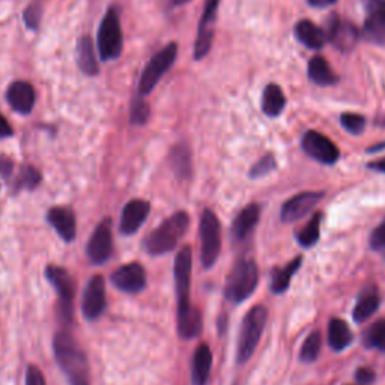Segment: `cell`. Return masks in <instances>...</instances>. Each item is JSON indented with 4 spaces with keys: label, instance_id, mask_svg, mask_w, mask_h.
I'll return each instance as SVG.
<instances>
[{
    "label": "cell",
    "instance_id": "681fc988",
    "mask_svg": "<svg viewBox=\"0 0 385 385\" xmlns=\"http://www.w3.org/2000/svg\"><path fill=\"white\" fill-rule=\"evenodd\" d=\"M188 0H172L170 2V5L172 6H180V5H184V3H187Z\"/></svg>",
    "mask_w": 385,
    "mask_h": 385
},
{
    "label": "cell",
    "instance_id": "1f68e13d",
    "mask_svg": "<svg viewBox=\"0 0 385 385\" xmlns=\"http://www.w3.org/2000/svg\"><path fill=\"white\" fill-rule=\"evenodd\" d=\"M320 222H322V212H315L313 217L310 218V222L305 224L300 232H298L296 235L298 244L304 248H310L313 246H316V242L319 241L320 237Z\"/></svg>",
    "mask_w": 385,
    "mask_h": 385
},
{
    "label": "cell",
    "instance_id": "8fae6325",
    "mask_svg": "<svg viewBox=\"0 0 385 385\" xmlns=\"http://www.w3.org/2000/svg\"><path fill=\"white\" fill-rule=\"evenodd\" d=\"M301 146L310 159L322 164H327V166H333V164L340 159L339 148H337L327 136L320 135L319 131L315 130L305 132L301 140Z\"/></svg>",
    "mask_w": 385,
    "mask_h": 385
},
{
    "label": "cell",
    "instance_id": "6da1fadb",
    "mask_svg": "<svg viewBox=\"0 0 385 385\" xmlns=\"http://www.w3.org/2000/svg\"><path fill=\"white\" fill-rule=\"evenodd\" d=\"M53 352L69 385H91L88 357L68 331H59L54 334Z\"/></svg>",
    "mask_w": 385,
    "mask_h": 385
},
{
    "label": "cell",
    "instance_id": "277c9868",
    "mask_svg": "<svg viewBox=\"0 0 385 385\" xmlns=\"http://www.w3.org/2000/svg\"><path fill=\"white\" fill-rule=\"evenodd\" d=\"M259 281V270L253 259H240L233 265L224 286V296L233 304L246 301L255 292Z\"/></svg>",
    "mask_w": 385,
    "mask_h": 385
},
{
    "label": "cell",
    "instance_id": "7bdbcfd3",
    "mask_svg": "<svg viewBox=\"0 0 385 385\" xmlns=\"http://www.w3.org/2000/svg\"><path fill=\"white\" fill-rule=\"evenodd\" d=\"M14 172V161L6 155H0V176L10 179Z\"/></svg>",
    "mask_w": 385,
    "mask_h": 385
},
{
    "label": "cell",
    "instance_id": "60d3db41",
    "mask_svg": "<svg viewBox=\"0 0 385 385\" xmlns=\"http://www.w3.org/2000/svg\"><path fill=\"white\" fill-rule=\"evenodd\" d=\"M26 385H47L45 376L41 369L35 364H29L26 371Z\"/></svg>",
    "mask_w": 385,
    "mask_h": 385
},
{
    "label": "cell",
    "instance_id": "3957f363",
    "mask_svg": "<svg viewBox=\"0 0 385 385\" xmlns=\"http://www.w3.org/2000/svg\"><path fill=\"white\" fill-rule=\"evenodd\" d=\"M266 319H268V310L261 304L251 307L242 319L237 345V361L240 364L247 363L255 353L259 342H261Z\"/></svg>",
    "mask_w": 385,
    "mask_h": 385
},
{
    "label": "cell",
    "instance_id": "e0dca14e",
    "mask_svg": "<svg viewBox=\"0 0 385 385\" xmlns=\"http://www.w3.org/2000/svg\"><path fill=\"white\" fill-rule=\"evenodd\" d=\"M149 212H151V203L141 199L130 200L122 209L119 229L124 235L136 233L141 224L145 223Z\"/></svg>",
    "mask_w": 385,
    "mask_h": 385
},
{
    "label": "cell",
    "instance_id": "5bb4252c",
    "mask_svg": "<svg viewBox=\"0 0 385 385\" xmlns=\"http://www.w3.org/2000/svg\"><path fill=\"white\" fill-rule=\"evenodd\" d=\"M107 305V295H106V281L104 277L93 276L83 292V301H82V310L86 319L95 320L103 315Z\"/></svg>",
    "mask_w": 385,
    "mask_h": 385
},
{
    "label": "cell",
    "instance_id": "52a82bcc",
    "mask_svg": "<svg viewBox=\"0 0 385 385\" xmlns=\"http://www.w3.org/2000/svg\"><path fill=\"white\" fill-rule=\"evenodd\" d=\"M200 261L203 268H211L222 251V226L218 217L211 209H205L200 217Z\"/></svg>",
    "mask_w": 385,
    "mask_h": 385
},
{
    "label": "cell",
    "instance_id": "8d00e7d4",
    "mask_svg": "<svg viewBox=\"0 0 385 385\" xmlns=\"http://www.w3.org/2000/svg\"><path fill=\"white\" fill-rule=\"evenodd\" d=\"M342 127L353 136H358L364 131L366 127V117L358 113H343L340 116Z\"/></svg>",
    "mask_w": 385,
    "mask_h": 385
},
{
    "label": "cell",
    "instance_id": "7dc6e473",
    "mask_svg": "<svg viewBox=\"0 0 385 385\" xmlns=\"http://www.w3.org/2000/svg\"><path fill=\"white\" fill-rule=\"evenodd\" d=\"M307 3L313 8H325L337 3V0H307Z\"/></svg>",
    "mask_w": 385,
    "mask_h": 385
},
{
    "label": "cell",
    "instance_id": "ffe728a7",
    "mask_svg": "<svg viewBox=\"0 0 385 385\" xmlns=\"http://www.w3.org/2000/svg\"><path fill=\"white\" fill-rule=\"evenodd\" d=\"M261 218V207L257 203H250L246 208L240 211V214L235 217L232 223V237L235 241H246Z\"/></svg>",
    "mask_w": 385,
    "mask_h": 385
},
{
    "label": "cell",
    "instance_id": "b9f144b4",
    "mask_svg": "<svg viewBox=\"0 0 385 385\" xmlns=\"http://www.w3.org/2000/svg\"><path fill=\"white\" fill-rule=\"evenodd\" d=\"M376 378V375L375 372L372 371V369H369V367H360L357 369V372H355V380L360 385H369V384H372Z\"/></svg>",
    "mask_w": 385,
    "mask_h": 385
},
{
    "label": "cell",
    "instance_id": "bcb514c9",
    "mask_svg": "<svg viewBox=\"0 0 385 385\" xmlns=\"http://www.w3.org/2000/svg\"><path fill=\"white\" fill-rule=\"evenodd\" d=\"M367 169L380 172V174H385V156L381 160H375V161L367 163Z\"/></svg>",
    "mask_w": 385,
    "mask_h": 385
},
{
    "label": "cell",
    "instance_id": "5b68a950",
    "mask_svg": "<svg viewBox=\"0 0 385 385\" xmlns=\"http://www.w3.org/2000/svg\"><path fill=\"white\" fill-rule=\"evenodd\" d=\"M191 271H193V250L190 246H185L178 251L175 259V268H174L176 300H178L176 318H183L194 309L190 303Z\"/></svg>",
    "mask_w": 385,
    "mask_h": 385
},
{
    "label": "cell",
    "instance_id": "d6986e66",
    "mask_svg": "<svg viewBox=\"0 0 385 385\" xmlns=\"http://www.w3.org/2000/svg\"><path fill=\"white\" fill-rule=\"evenodd\" d=\"M6 100L17 113L29 115L35 106L34 86L27 82H14L6 91Z\"/></svg>",
    "mask_w": 385,
    "mask_h": 385
},
{
    "label": "cell",
    "instance_id": "ab89813d",
    "mask_svg": "<svg viewBox=\"0 0 385 385\" xmlns=\"http://www.w3.org/2000/svg\"><path fill=\"white\" fill-rule=\"evenodd\" d=\"M371 247L375 251H384L385 250V218L384 222L373 229L371 235Z\"/></svg>",
    "mask_w": 385,
    "mask_h": 385
},
{
    "label": "cell",
    "instance_id": "c3c4849f",
    "mask_svg": "<svg viewBox=\"0 0 385 385\" xmlns=\"http://www.w3.org/2000/svg\"><path fill=\"white\" fill-rule=\"evenodd\" d=\"M381 149H385V141H382V143L376 145V146L369 148V149H367V152H380V151H381Z\"/></svg>",
    "mask_w": 385,
    "mask_h": 385
},
{
    "label": "cell",
    "instance_id": "7a4b0ae2",
    "mask_svg": "<svg viewBox=\"0 0 385 385\" xmlns=\"http://www.w3.org/2000/svg\"><path fill=\"white\" fill-rule=\"evenodd\" d=\"M190 227V215L178 211L156 227L145 240V248L149 255L160 256L174 250Z\"/></svg>",
    "mask_w": 385,
    "mask_h": 385
},
{
    "label": "cell",
    "instance_id": "d4e9b609",
    "mask_svg": "<svg viewBox=\"0 0 385 385\" xmlns=\"http://www.w3.org/2000/svg\"><path fill=\"white\" fill-rule=\"evenodd\" d=\"M353 340V334L349 325L340 318H334L328 324V343L333 351L342 352Z\"/></svg>",
    "mask_w": 385,
    "mask_h": 385
},
{
    "label": "cell",
    "instance_id": "30bf717a",
    "mask_svg": "<svg viewBox=\"0 0 385 385\" xmlns=\"http://www.w3.org/2000/svg\"><path fill=\"white\" fill-rule=\"evenodd\" d=\"M325 34L328 41L342 53H349L355 49L361 35L360 29L353 25V23L342 20L340 15L337 14L329 15V19L327 21Z\"/></svg>",
    "mask_w": 385,
    "mask_h": 385
},
{
    "label": "cell",
    "instance_id": "ee69618b",
    "mask_svg": "<svg viewBox=\"0 0 385 385\" xmlns=\"http://www.w3.org/2000/svg\"><path fill=\"white\" fill-rule=\"evenodd\" d=\"M366 10H376L385 15V0H363Z\"/></svg>",
    "mask_w": 385,
    "mask_h": 385
},
{
    "label": "cell",
    "instance_id": "d6a6232c",
    "mask_svg": "<svg viewBox=\"0 0 385 385\" xmlns=\"http://www.w3.org/2000/svg\"><path fill=\"white\" fill-rule=\"evenodd\" d=\"M364 345L367 348L385 352V319H380L366 329Z\"/></svg>",
    "mask_w": 385,
    "mask_h": 385
},
{
    "label": "cell",
    "instance_id": "7c38bea8",
    "mask_svg": "<svg viewBox=\"0 0 385 385\" xmlns=\"http://www.w3.org/2000/svg\"><path fill=\"white\" fill-rule=\"evenodd\" d=\"M220 0H207L205 10L198 27V36L194 43V59L202 60L209 53L212 41H214V26L217 21Z\"/></svg>",
    "mask_w": 385,
    "mask_h": 385
},
{
    "label": "cell",
    "instance_id": "f35d334b",
    "mask_svg": "<svg viewBox=\"0 0 385 385\" xmlns=\"http://www.w3.org/2000/svg\"><path fill=\"white\" fill-rule=\"evenodd\" d=\"M41 14H43L41 8H39V5L36 3H32L26 8L25 14H23V19H25L26 26L30 30H38L39 21H41Z\"/></svg>",
    "mask_w": 385,
    "mask_h": 385
},
{
    "label": "cell",
    "instance_id": "f1b7e54d",
    "mask_svg": "<svg viewBox=\"0 0 385 385\" xmlns=\"http://www.w3.org/2000/svg\"><path fill=\"white\" fill-rule=\"evenodd\" d=\"M303 264V257L298 256L294 261H290L286 266L283 268H276L271 274V290L274 294H283L286 292L290 280H292L294 274L300 270V266Z\"/></svg>",
    "mask_w": 385,
    "mask_h": 385
},
{
    "label": "cell",
    "instance_id": "f546056e",
    "mask_svg": "<svg viewBox=\"0 0 385 385\" xmlns=\"http://www.w3.org/2000/svg\"><path fill=\"white\" fill-rule=\"evenodd\" d=\"M178 322V333L183 339H194V337L200 336L202 328H203V320H202V313L199 309H193L188 315L183 318H176Z\"/></svg>",
    "mask_w": 385,
    "mask_h": 385
},
{
    "label": "cell",
    "instance_id": "cb8c5ba5",
    "mask_svg": "<svg viewBox=\"0 0 385 385\" xmlns=\"http://www.w3.org/2000/svg\"><path fill=\"white\" fill-rule=\"evenodd\" d=\"M77 53H78L77 62H78V67L82 69V73L89 77L97 75L100 67L95 56V49H93L92 38L89 35H84L78 39Z\"/></svg>",
    "mask_w": 385,
    "mask_h": 385
},
{
    "label": "cell",
    "instance_id": "f6af8a7d",
    "mask_svg": "<svg viewBox=\"0 0 385 385\" xmlns=\"http://www.w3.org/2000/svg\"><path fill=\"white\" fill-rule=\"evenodd\" d=\"M14 135L12 127L10 125L5 117L0 115V139H6V137H11Z\"/></svg>",
    "mask_w": 385,
    "mask_h": 385
},
{
    "label": "cell",
    "instance_id": "7402d4cb",
    "mask_svg": "<svg viewBox=\"0 0 385 385\" xmlns=\"http://www.w3.org/2000/svg\"><path fill=\"white\" fill-rule=\"evenodd\" d=\"M295 36L310 50H320L327 44V34L310 20H301L295 26Z\"/></svg>",
    "mask_w": 385,
    "mask_h": 385
},
{
    "label": "cell",
    "instance_id": "9c48e42d",
    "mask_svg": "<svg viewBox=\"0 0 385 385\" xmlns=\"http://www.w3.org/2000/svg\"><path fill=\"white\" fill-rule=\"evenodd\" d=\"M45 277L60 300V313L67 320L73 318V301L75 296V281L73 276L62 266L49 265L45 268Z\"/></svg>",
    "mask_w": 385,
    "mask_h": 385
},
{
    "label": "cell",
    "instance_id": "ba28073f",
    "mask_svg": "<svg viewBox=\"0 0 385 385\" xmlns=\"http://www.w3.org/2000/svg\"><path fill=\"white\" fill-rule=\"evenodd\" d=\"M176 56H178V44L170 43L148 62L143 73L140 75V82H139L140 95H148V93H151L154 91L156 83L160 82V78L167 73L172 65L175 64Z\"/></svg>",
    "mask_w": 385,
    "mask_h": 385
},
{
    "label": "cell",
    "instance_id": "9a60e30c",
    "mask_svg": "<svg viewBox=\"0 0 385 385\" xmlns=\"http://www.w3.org/2000/svg\"><path fill=\"white\" fill-rule=\"evenodd\" d=\"M324 199V191H304L294 196L281 207V222L295 223L318 207Z\"/></svg>",
    "mask_w": 385,
    "mask_h": 385
},
{
    "label": "cell",
    "instance_id": "e575fe53",
    "mask_svg": "<svg viewBox=\"0 0 385 385\" xmlns=\"http://www.w3.org/2000/svg\"><path fill=\"white\" fill-rule=\"evenodd\" d=\"M276 169H277L276 156H274L272 152H268L264 156H261V159L255 163V166H251V169L248 172V176L251 179H259V178L270 175L271 172H274Z\"/></svg>",
    "mask_w": 385,
    "mask_h": 385
},
{
    "label": "cell",
    "instance_id": "4316f807",
    "mask_svg": "<svg viewBox=\"0 0 385 385\" xmlns=\"http://www.w3.org/2000/svg\"><path fill=\"white\" fill-rule=\"evenodd\" d=\"M307 74L310 80L318 86H331L339 80L331 67L322 56H313L309 60Z\"/></svg>",
    "mask_w": 385,
    "mask_h": 385
},
{
    "label": "cell",
    "instance_id": "4dcf8cb0",
    "mask_svg": "<svg viewBox=\"0 0 385 385\" xmlns=\"http://www.w3.org/2000/svg\"><path fill=\"white\" fill-rule=\"evenodd\" d=\"M170 166L178 178H188L191 174V155L190 149L184 143L176 145L170 151Z\"/></svg>",
    "mask_w": 385,
    "mask_h": 385
},
{
    "label": "cell",
    "instance_id": "4fadbf2b",
    "mask_svg": "<svg viewBox=\"0 0 385 385\" xmlns=\"http://www.w3.org/2000/svg\"><path fill=\"white\" fill-rule=\"evenodd\" d=\"M89 261L93 265L106 264L113 253V237H112V220L104 218L97 229L93 231L92 237L86 247Z\"/></svg>",
    "mask_w": 385,
    "mask_h": 385
},
{
    "label": "cell",
    "instance_id": "836d02e7",
    "mask_svg": "<svg viewBox=\"0 0 385 385\" xmlns=\"http://www.w3.org/2000/svg\"><path fill=\"white\" fill-rule=\"evenodd\" d=\"M322 347V336L319 331H313L307 336V339L304 340L301 351H300V360L304 363H313L316 361Z\"/></svg>",
    "mask_w": 385,
    "mask_h": 385
},
{
    "label": "cell",
    "instance_id": "ac0fdd59",
    "mask_svg": "<svg viewBox=\"0 0 385 385\" xmlns=\"http://www.w3.org/2000/svg\"><path fill=\"white\" fill-rule=\"evenodd\" d=\"M47 220L62 240L67 242L75 240L77 220L73 209L67 207H53L47 212Z\"/></svg>",
    "mask_w": 385,
    "mask_h": 385
},
{
    "label": "cell",
    "instance_id": "83f0119b",
    "mask_svg": "<svg viewBox=\"0 0 385 385\" xmlns=\"http://www.w3.org/2000/svg\"><path fill=\"white\" fill-rule=\"evenodd\" d=\"M286 106V97L279 84H268L262 93V110L266 116L277 117Z\"/></svg>",
    "mask_w": 385,
    "mask_h": 385
},
{
    "label": "cell",
    "instance_id": "74e56055",
    "mask_svg": "<svg viewBox=\"0 0 385 385\" xmlns=\"http://www.w3.org/2000/svg\"><path fill=\"white\" fill-rule=\"evenodd\" d=\"M151 116V108L141 100H136L131 104V113H130V121L132 125H145Z\"/></svg>",
    "mask_w": 385,
    "mask_h": 385
},
{
    "label": "cell",
    "instance_id": "2e32d148",
    "mask_svg": "<svg viewBox=\"0 0 385 385\" xmlns=\"http://www.w3.org/2000/svg\"><path fill=\"white\" fill-rule=\"evenodd\" d=\"M113 285L127 294H139L146 286V271L143 265L139 262H131L119 266L112 274Z\"/></svg>",
    "mask_w": 385,
    "mask_h": 385
},
{
    "label": "cell",
    "instance_id": "603a6c76",
    "mask_svg": "<svg viewBox=\"0 0 385 385\" xmlns=\"http://www.w3.org/2000/svg\"><path fill=\"white\" fill-rule=\"evenodd\" d=\"M212 369V352L207 343H200L194 351L191 380L193 385H207Z\"/></svg>",
    "mask_w": 385,
    "mask_h": 385
},
{
    "label": "cell",
    "instance_id": "484cf974",
    "mask_svg": "<svg viewBox=\"0 0 385 385\" xmlns=\"http://www.w3.org/2000/svg\"><path fill=\"white\" fill-rule=\"evenodd\" d=\"M367 17L363 27V36L369 43L385 45V15L376 10H366Z\"/></svg>",
    "mask_w": 385,
    "mask_h": 385
},
{
    "label": "cell",
    "instance_id": "8992f818",
    "mask_svg": "<svg viewBox=\"0 0 385 385\" xmlns=\"http://www.w3.org/2000/svg\"><path fill=\"white\" fill-rule=\"evenodd\" d=\"M124 36L119 14L116 8H110L106 12L98 30V51L101 60L108 62L121 56Z\"/></svg>",
    "mask_w": 385,
    "mask_h": 385
},
{
    "label": "cell",
    "instance_id": "44dd1931",
    "mask_svg": "<svg viewBox=\"0 0 385 385\" xmlns=\"http://www.w3.org/2000/svg\"><path fill=\"white\" fill-rule=\"evenodd\" d=\"M380 305L381 296L378 294V289L373 286L364 288L361 290L355 307H353V320H355L357 324H363V322L373 316V313L380 309Z\"/></svg>",
    "mask_w": 385,
    "mask_h": 385
},
{
    "label": "cell",
    "instance_id": "d590c367",
    "mask_svg": "<svg viewBox=\"0 0 385 385\" xmlns=\"http://www.w3.org/2000/svg\"><path fill=\"white\" fill-rule=\"evenodd\" d=\"M41 174L39 170H36L34 166H23L20 169V174L17 178V183H15V188L21 190V188H27V190H34L41 183Z\"/></svg>",
    "mask_w": 385,
    "mask_h": 385
}]
</instances>
